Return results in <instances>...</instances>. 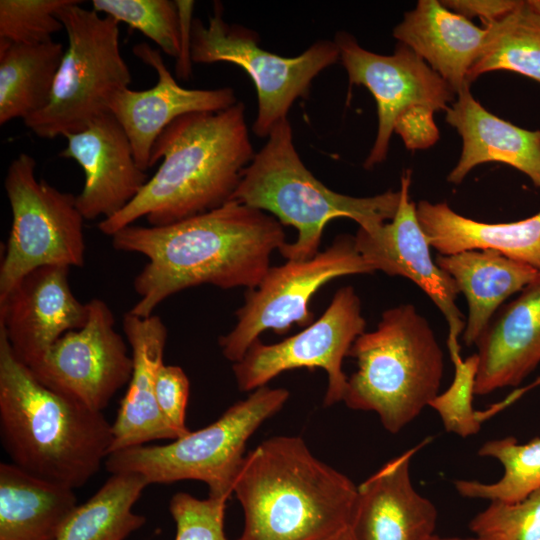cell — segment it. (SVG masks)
Returning <instances> with one entry per match:
<instances>
[{
  "label": "cell",
  "mask_w": 540,
  "mask_h": 540,
  "mask_svg": "<svg viewBox=\"0 0 540 540\" xmlns=\"http://www.w3.org/2000/svg\"><path fill=\"white\" fill-rule=\"evenodd\" d=\"M111 237L116 250L147 258L133 281L139 298L129 312L139 317L190 287H257L272 253L287 243L275 217L235 200L165 226L132 224Z\"/></svg>",
  "instance_id": "cell-1"
},
{
  "label": "cell",
  "mask_w": 540,
  "mask_h": 540,
  "mask_svg": "<svg viewBox=\"0 0 540 540\" xmlns=\"http://www.w3.org/2000/svg\"><path fill=\"white\" fill-rule=\"evenodd\" d=\"M254 155L242 102L183 115L154 143L150 168L163 160L155 174L98 228L112 236L142 217L150 226H165L220 207L232 199Z\"/></svg>",
  "instance_id": "cell-2"
},
{
  "label": "cell",
  "mask_w": 540,
  "mask_h": 540,
  "mask_svg": "<svg viewBox=\"0 0 540 540\" xmlns=\"http://www.w3.org/2000/svg\"><path fill=\"white\" fill-rule=\"evenodd\" d=\"M233 493L244 515L236 540H321L350 526L357 486L301 437L275 436L245 455Z\"/></svg>",
  "instance_id": "cell-3"
},
{
  "label": "cell",
  "mask_w": 540,
  "mask_h": 540,
  "mask_svg": "<svg viewBox=\"0 0 540 540\" xmlns=\"http://www.w3.org/2000/svg\"><path fill=\"white\" fill-rule=\"evenodd\" d=\"M0 434L13 464L73 490L98 472L113 441L103 413L41 383L1 329Z\"/></svg>",
  "instance_id": "cell-4"
},
{
  "label": "cell",
  "mask_w": 540,
  "mask_h": 540,
  "mask_svg": "<svg viewBox=\"0 0 540 540\" xmlns=\"http://www.w3.org/2000/svg\"><path fill=\"white\" fill-rule=\"evenodd\" d=\"M399 199V191L353 197L325 186L302 162L286 118L273 127L266 144L244 169L231 200L293 226L298 231L296 241L285 243L279 252L287 260L304 261L319 252L323 231L334 218L347 217L359 228L371 230L395 216Z\"/></svg>",
  "instance_id": "cell-5"
},
{
  "label": "cell",
  "mask_w": 540,
  "mask_h": 540,
  "mask_svg": "<svg viewBox=\"0 0 540 540\" xmlns=\"http://www.w3.org/2000/svg\"><path fill=\"white\" fill-rule=\"evenodd\" d=\"M348 357L357 370L348 378V408L375 412L398 433L439 394L444 354L424 316L411 304L383 312L375 330L359 335Z\"/></svg>",
  "instance_id": "cell-6"
},
{
  "label": "cell",
  "mask_w": 540,
  "mask_h": 540,
  "mask_svg": "<svg viewBox=\"0 0 540 540\" xmlns=\"http://www.w3.org/2000/svg\"><path fill=\"white\" fill-rule=\"evenodd\" d=\"M285 388L260 387L230 406L216 421L164 445H138L110 453L111 474L136 473L148 485L197 480L209 496L229 499L244 460L245 446L255 431L282 409Z\"/></svg>",
  "instance_id": "cell-7"
},
{
  "label": "cell",
  "mask_w": 540,
  "mask_h": 540,
  "mask_svg": "<svg viewBox=\"0 0 540 540\" xmlns=\"http://www.w3.org/2000/svg\"><path fill=\"white\" fill-rule=\"evenodd\" d=\"M72 0L57 13L68 37L51 96L24 124L40 138L82 131L108 111L119 90L129 87L131 74L119 45V22L101 17Z\"/></svg>",
  "instance_id": "cell-8"
},
{
  "label": "cell",
  "mask_w": 540,
  "mask_h": 540,
  "mask_svg": "<svg viewBox=\"0 0 540 540\" xmlns=\"http://www.w3.org/2000/svg\"><path fill=\"white\" fill-rule=\"evenodd\" d=\"M35 169V159L20 153L5 177L12 224L0 266V300L37 268L85 263V219L76 196L37 179Z\"/></svg>",
  "instance_id": "cell-9"
},
{
  "label": "cell",
  "mask_w": 540,
  "mask_h": 540,
  "mask_svg": "<svg viewBox=\"0 0 540 540\" xmlns=\"http://www.w3.org/2000/svg\"><path fill=\"white\" fill-rule=\"evenodd\" d=\"M213 15L205 26L193 19L191 58L194 63H233L252 79L258 97V113L253 132L268 137L297 98L307 97L313 79L337 62L339 49L334 41L320 40L296 57H282L259 47L253 31L229 25L222 5L215 2Z\"/></svg>",
  "instance_id": "cell-10"
},
{
  "label": "cell",
  "mask_w": 540,
  "mask_h": 540,
  "mask_svg": "<svg viewBox=\"0 0 540 540\" xmlns=\"http://www.w3.org/2000/svg\"><path fill=\"white\" fill-rule=\"evenodd\" d=\"M373 272L349 235L336 237L311 259L270 267L258 286L246 294L234 328L219 338L222 354L236 363L266 330L284 334L293 324L309 326L314 319L310 301L322 286L342 276Z\"/></svg>",
  "instance_id": "cell-11"
},
{
  "label": "cell",
  "mask_w": 540,
  "mask_h": 540,
  "mask_svg": "<svg viewBox=\"0 0 540 540\" xmlns=\"http://www.w3.org/2000/svg\"><path fill=\"white\" fill-rule=\"evenodd\" d=\"M365 327L359 296L353 287H342L325 312L304 330L275 344L255 340L233 364L237 386L240 391H254L284 371L321 368L328 376L324 405L343 401L348 382L343 360Z\"/></svg>",
  "instance_id": "cell-12"
},
{
  "label": "cell",
  "mask_w": 540,
  "mask_h": 540,
  "mask_svg": "<svg viewBox=\"0 0 540 540\" xmlns=\"http://www.w3.org/2000/svg\"><path fill=\"white\" fill-rule=\"evenodd\" d=\"M87 305L84 326L59 338L30 370L50 389L102 412L129 383L133 359L122 335L114 329L108 304L94 298Z\"/></svg>",
  "instance_id": "cell-13"
},
{
  "label": "cell",
  "mask_w": 540,
  "mask_h": 540,
  "mask_svg": "<svg viewBox=\"0 0 540 540\" xmlns=\"http://www.w3.org/2000/svg\"><path fill=\"white\" fill-rule=\"evenodd\" d=\"M350 85H363L377 103L378 131L364 162L370 169L385 160L398 118L415 107L433 112L444 110L455 92L422 58L399 44L392 55H379L362 48L345 32L334 41Z\"/></svg>",
  "instance_id": "cell-14"
},
{
  "label": "cell",
  "mask_w": 540,
  "mask_h": 540,
  "mask_svg": "<svg viewBox=\"0 0 540 540\" xmlns=\"http://www.w3.org/2000/svg\"><path fill=\"white\" fill-rule=\"evenodd\" d=\"M410 170L401 177L400 199L395 216L371 230L359 228L355 245L374 270L389 276H401L414 282L442 312L447 325L448 351L461 350L459 336L465 328L456 299L460 293L454 279L433 261L430 244L410 201Z\"/></svg>",
  "instance_id": "cell-15"
},
{
  "label": "cell",
  "mask_w": 540,
  "mask_h": 540,
  "mask_svg": "<svg viewBox=\"0 0 540 540\" xmlns=\"http://www.w3.org/2000/svg\"><path fill=\"white\" fill-rule=\"evenodd\" d=\"M69 269L37 268L0 300V329L15 357L29 369L41 362L59 338L87 321V302L74 296Z\"/></svg>",
  "instance_id": "cell-16"
},
{
  "label": "cell",
  "mask_w": 540,
  "mask_h": 540,
  "mask_svg": "<svg viewBox=\"0 0 540 540\" xmlns=\"http://www.w3.org/2000/svg\"><path fill=\"white\" fill-rule=\"evenodd\" d=\"M132 51L156 71L158 81L147 90L125 87L117 91L108 103V111L125 131L136 164L146 172L155 141L174 120L189 113L222 111L238 101L229 87L183 88L168 70L159 50L146 43L135 45Z\"/></svg>",
  "instance_id": "cell-17"
},
{
  "label": "cell",
  "mask_w": 540,
  "mask_h": 540,
  "mask_svg": "<svg viewBox=\"0 0 540 540\" xmlns=\"http://www.w3.org/2000/svg\"><path fill=\"white\" fill-rule=\"evenodd\" d=\"M63 158L76 161L85 180L76 205L85 220L110 218L124 209L148 181L133 156L129 139L107 112L82 131L64 136Z\"/></svg>",
  "instance_id": "cell-18"
},
{
  "label": "cell",
  "mask_w": 540,
  "mask_h": 540,
  "mask_svg": "<svg viewBox=\"0 0 540 540\" xmlns=\"http://www.w3.org/2000/svg\"><path fill=\"white\" fill-rule=\"evenodd\" d=\"M385 463L357 486L350 530L354 540H429L436 528L435 505L413 486L410 465L426 444Z\"/></svg>",
  "instance_id": "cell-19"
},
{
  "label": "cell",
  "mask_w": 540,
  "mask_h": 540,
  "mask_svg": "<svg viewBox=\"0 0 540 540\" xmlns=\"http://www.w3.org/2000/svg\"><path fill=\"white\" fill-rule=\"evenodd\" d=\"M475 394L518 386L540 363V270L498 309L475 343Z\"/></svg>",
  "instance_id": "cell-20"
},
{
  "label": "cell",
  "mask_w": 540,
  "mask_h": 540,
  "mask_svg": "<svg viewBox=\"0 0 540 540\" xmlns=\"http://www.w3.org/2000/svg\"><path fill=\"white\" fill-rule=\"evenodd\" d=\"M122 329L131 348L133 371L112 424L110 453L161 439L179 438L157 405L155 384L164 364L167 328L157 315L139 317L127 312Z\"/></svg>",
  "instance_id": "cell-21"
},
{
  "label": "cell",
  "mask_w": 540,
  "mask_h": 540,
  "mask_svg": "<svg viewBox=\"0 0 540 540\" xmlns=\"http://www.w3.org/2000/svg\"><path fill=\"white\" fill-rule=\"evenodd\" d=\"M488 32L487 27L476 26L441 1L420 0L404 14L393 36L422 58L457 95L470 86L468 75Z\"/></svg>",
  "instance_id": "cell-22"
},
{
  "label": "cell",
  "mask_w": 540,
  "mask_h": 540,
  "mask_svg": "<svg viewBox=\"0 0 540 540\" xmlns=\"http://www.w3.org/2000/svg\"><path fill=\"white\" fill-rule=\"evenodd\" d=\"M445 120L458 131L463 144L448 182L458 184L475 166L500 162L527 175L540 189V131L520 128L490 113L475 100L469 86L457 94Z\"/></svg>",
  "instance_id": "cell-23"
},
{
  "label": "cell",
  "mask_w": 540,
  "mask_h": 540,
  "mask_svg": "<svg viewBox=\"0 0 540 540\" xmlns=\"http://www.w3.org/2000/svg\"><path fill=\"white\" fill-rule=\"evenodd\" d=\"M419 223L440 255L494 250L540 270V212L515 222L484 223L462 216L446 203L420 201Z\"/></svg>",
  "instance_id": "cell-24"
},
{
  "label": "cell",
  "mask_w": 540,
  "mask_h": 540,
  "mask_svg": "<svg viewBox=\"0 0 540 540\" xmlns=\"http://www.w3.org/2000/svg\"><path fill=\"white\" fill-rule=\"evenodd\" d=\"M436 264L455 281L468 304L462 340L475 345L496 311L537 274L532 266L494 250H469L438 255Z\"/></svg>",
  "instance_id": "cell-25"
},
{
  "label": "cell",
  "mask_w": 540,
  "mask_h": 540,
  "mask_svg": "<svg viewBox=\"0 0 540 540\" xmlns=\"http://www.w3.org/2000/svg\"><path fill=\"white\" fill-rule=\"evenodd\" d=\"M77 505L73 489L0 464V540H56Z\"/></svg>",
  "instance_id": "cell-26"
},
{
  "label": "cell",
  "mask_w": 540,
  "mask_h": 540,
  "mask_svg": "<svg viewBox=\"0 0 540 540\" xmlns=\"http://www.w3.org/2000/svg\"><path fill=\"white\" fill-rule=\"evenodd\" d=\"M61 43L0 42V124L27 117L49 102L64 55Z\"/></svg>",
  "instance_id": "cell-27"
},
{
  "label": "cell",
  "mask_w": 540,
  "mask_h": 540,
  "mask_svg": "<svg viewBox=\"0 0 540 540\" xmlns=\"http://www.w3.org/2000/svg\"><path fill=\"white\" fill-rule=\"evenodd\" d=\"M147 486L139 474H111L89 500L76 506L56 540H125L146 523L132 508Z\"/></svg>",
  "instance_id": "cell-28"
},
{
  "label": "cell",
  "mask_w": 540,
  "mask_h": 540,
  "mask_svg": "<svg viewBox=\"0 0 540 540\" xmlns=\"http://www.w3.org/2000/svg\"><path fill=\"white\" fill-rule=\"evenodd\" d=\"M488 28L484 48L470 69L468 81L496 70H508L540 83V15L527 1Z\"/></svg>",
  "instance_id": "cell-29"
},
{
  "label": "cell",
  "mask_w": 540,
  "mask_h": 540,
  "mask_svg": "<svg viewBox=\"0 0 540 540\" xmlns=\"http://www.w3.org/2000/svg\"><path fill=\"white\" fill-rule=\"evenodd\" d=\"M478 455L498 460L503 475L494 483L455 480V489L462 497L513 503L540 489V437L523 444L512 436L488 440Z\"/></svg>",
  "instance_id": "cell-30"
},
{
  "label": "cell",
  "mask_w": 540,
  "mask_h": 540,
  "mask_svg": "<svg viewBox=\"0 0 540 540\" xmlns=\"http://www.w3.org/2000/svg\"><path fill=\"white\" fill-rule=\"evenodd\" d=\"M93 10L142 32L168 56L180 52V23L176 1L93 0Z\"/></svg>",
  "instance_id": "cell-31"
},
{
  "label": "cell",
  "mask_w": 540,
  "mask_h": 540,
  "mask_svg": "<svg viewBox=\"0 0 540 540\" xmlns=\"http://www.w3.org/2000/svg\"><path fill=\"white\" fill-rule=\"evenodd\" d=\"M72 0H1L0 42L41 44L64 26L56 13Z\"/></svg>",
  "instance_id": "cell-32"
},
{
  "label": "cell",
  "mask_w": 540,
  "mask_h": 540,
  "mask_svg": "<svg viewBox=\"0 0 540 540\" xmlns=\"http://www.w3.org/2000/svg\"><path fill=\"white\" fill-rule=\"evenodd\" d=\"M480 540H537L540 537V489L519 502L490 501L469 523Z\"/></svg>",
  "instance_id": "cell-33"
},
{
  "label": "cell",
  "mask_w": 540,
  "mask_h": 540,
  "mask_svg": "<svg viewBox=\"0 0 540 540\" xmlns=\"http://www.w3.org/2000/svg\"><path fill=\"white\" fill-rule=\"evenodd\" d=\"M450 359L454 365L452 383L429 406L438 413L447 432L466 438L478 433L482 424L473 408L478 357L475 353L463 359L459 352L450 354Z\"/></svg>",
  "instance_id": "cell-34"
},
{
  "label": "cell",
  "mask_w": 540,
  "mask_h": 540,
  "mask_svg": "<svg viewBox=\"0 0 540 540\" xmlns=\"http://www.w3.org/2000/svg\"><path fill=\"white\" fill-rule=\"evenodd\" d=\"M227 500L211 496L198 499L185 492L174 494L169 510L176 524L175 540H227L224 531Z\"/></svg>",
  "instance_id": "cell-35"
},
{
  "label": "cell",
  "mask_w": 540,
  "mask_h": 540,
  "mask_svg": "<svg viewBox=\"0 0 540 540\" xmlns=\"http://www.w3.org/2000/svg\"><path fill=\"white\" fill-rule=\"evenodd\" d=\"M189 389V379L181 367L165 364L160 367L155 384L157 405L179 437L190 431L185 424Z\"/></svg>",
  "instance_id": "cell-36"
},
{
  "label": "cell",
  "mask_w": 540,
  "mask_h": 540,
  "mask_svg": "<svg viewBox=\"0 0 540 540\" xmlns=\"http://www.w3.org/2000/svg\"><path fill=\"white\" fill-rule=\"evenodd\" d=\"M433 113L427 108L415 107L398 118L394 132L402 137L408 149H424L436 142L439 133Z\"/></svg>",
  "instance_id": "cell-37"
},
{
  "label": "cell",
  "mask_w": 540,
  "mask_h": 540,
  "mask_svg": "<svg viewBox=\"0 0 540 540\" xmlns=\"http://www.w3.org/2000/svg\"><path fill=\"white\" fill-rule=\"evenodd\" d=\"M442 4L465 18L479 17L483 25L493 23L511 13L517 0H444Z\"/></svg>",
  "instance_id": "cell-38"
},
{
  "label": "cell",
  "mask_w": 540,
  "mask_h": 540,
  "mask_svg": "<svg viewBox=\"0 0 540 540\" xmlns=\"http://www.w3.org/2000/svg\"><path fill=\"white\" fill-rule=\"evenodd\" d=\"M180 23V52L176 62V75L181 79H188L191 75V31L193 1H176Z\"/></svg>",
  "instance_id": "cell-39"
},
{
  "label": "cell",
  "mask_w": 540,
  "mask_h": 540,
  "mask_svg": "<svg viewBox=\"0 0 540 540\" xmlns=\"http://www.w3.org/2000/svg\"><path fill=\"white\" fill-rule=\"evenodd\" d=\"M321 540H354V539H353L351 530L348 527L345 530H342V531H340V532H338V533H336V534H334L332 536H329V537L321 539Z\"/></svg>",
  "instance_id": "cell-40"
},
{
  "label": "cell",
  "mask_w": 540,
  "mask_h": 540,
  "mask_svg": "<svg viewBox=\"0 0 540 540\" xmlns=\"http://www.w3.org/2000/svg\"><path fill=\"white\" fill-rule=\"evenodd\" d=\"M429 540H480L477 537H469V538H462V537H441L438 535H433Z\"/></svg>",
  "instance_id": "cell-41"
},
{
  "label": "cell",
  "mask_w": 540,
  "mask_h": 540,
  "mask_svg": "<svg viewBox=\"0 0 540 540\" xmlns=\"http://www.w3.org/2000/svg\"><path fill=\"white\" fill-rule=\"evenodd\" d=\"M527 3L540 15V0H528Z\"/></svg>",
  "instance_id": "cell-42"
},
{
  "label": "cell",
  "mask_w": 540,
  "mask_h": 540,
  "mask_svg": "<svg viewBox=\"0 0 540 540\" xmlns=\"http://www.w3.org/2000/svg\"><path fill=\"white\" fill-rule=\"evenodd\" d=\"M531 389L537 387L540 385V377H538L534 382H532L531 384H529Z\"/></svg>",
  "instance_id": "cell-43"
},
{
  "label": "cell",
  "mask_w": 540,
  "mask_h": 540,
  "mask_svg": "<svg viewBox=\"0 0 540 540\" xmlns=\"http://www.w3.org/2000/svg\"><path fill=\"white\" fill-rule=\"evenodd\" d=\"M537 540H540V537Z\"/></svg>",
  "instance_id": "cell-44"
}]
</instances>
